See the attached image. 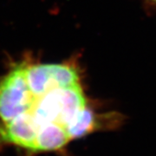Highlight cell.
<instances>
[{
	"label": "cell",
	"instance_id": "cell-2",
	"mask_svg": "<svg viewBox=\"0 0 156 156\" xmlns=\"http://www.w3.org/2000/svg\"><path fill=\"white\" fill-rule=\"evenodd\" d=\"M149 3H151V4H154V5H156V0H147Z\"/></svg>",
	"mask_w": 156,
	"mask_h": 156
},
{
	"label": "cell",
	"instance_id": "cell-1",
	"mask_svg": "<svg viewBox=\"0 0 156 156\" xmlns=\"http://www.w3.org/2000/svg\"><path fill=\"white\" fill-rule=\"evenodd\" d=\"M87 107L73 64L18 62L0 79V142L33 152L61 149Z\"/></svg>",
	"mask_w": 156,
	"mask_h": 156
}]
</instances>
